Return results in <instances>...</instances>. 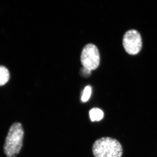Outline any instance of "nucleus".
<instances>
[{
    "mask_svg": "<svg viewBox=\"0 0 157 157\" xmlns=\"http://www.w3.org/2000/svg\"><path fill=\"white\" fill-rule=\"evenodd\" d=\"M24 132L21 124L15 122L9 129L4 146V151L7 157H16L23 145Z\"/></svg>",
    "mask_w": 157,
    "mask_h": 157,
    "instance_id": "1",
    "label": "nucleus"
},
{
    "mask_svg": "<svg viewBox=\"0 0 157 157\" xmlns=\"http://www.w3.org/2000/svg\"><path fill=\"white\" fill-rule=\"evenodd\" d=\"M95 157H121L123 148L120 142L114 138L103 137L98 139L93 145Z\"/></svg>",
    "mask_w": 157,
    "mask_h": 157,
    "instance_id": "2",
    "label": "nucleus"
},
{
    "mask_svg": "<svg viewBox=\"0 0 157 157\" xmlns=\"http://www.w3.org/2000/svg\"><path fill=\"white\" fill-rule=\"evenodd\" d=\"M81 61L83 67L90 71L96 70L99 67L100 56L96 45L89 44L85 46L82 52Z\"/></svg>",
    "mask_w": 157,
    "mask_h": 157,
    "instance_id": "3",
    "label": "nucleus"
},
{
    "mask_svg": "<svg viewBox=\"0 0 157 157\" xmlns=\"http://www.w3.org/2000/svg\"><path fill=\"white\" fill-rule=\"evenodd\" d=\"M123 44L127 53L131 55L137 54L140 52L142 46L140 34L136 30L127 31L124 36Z\"/></svg>",
    "mask_w": 157,
    "mask_h": 157,
    "instance_id": "4",
    "label": "nucleus"
},
{
    "mask_svg": "<svg viewBox=\"0 0 157 157\" xmlns=\"http://www.w3.org/2000/svg\"><path fill=\"white\" fill-rule=\"evenodd\" d=\"M89 115L90 118L92 121H99L104 117V113L103 111L99 108H94L90 110Z\"/></svg>",
    "mask_w": 157,
    "mask_h": 157,
    "instance_id": "5",
    "label": "nucleus"
},
{
    "mask_svg": "<svg viewBox=\"0 0 157 157\" xmlns=\"http://www.w3.org/2000/svg\"><path fill=\"white\" fill-rule=\"evenodd\" d=\"M9 78L10 74L8 69L3 66H0V86L6 84Z\"/></svg>",
    "mask_w": 157,
    "mask_h": 157,
    "instance_id": "6",
    "label": "nucleus"
},
{
    "mask_svg": "<svg viewBox=\"0 0 157 157\" xmlns=\"http://www.w3.org/2000/svg\"><path fill=\"white\" fill-rule=\"evenodd\" d=\"M91 88L90 86H87L85 88L83 94L82 96L81 100L82 102H86L88 101L91 94Z\"/></svg>",
    "mask_w": 157,
    "mask_h": 157,
    "instance_id": "7",
    "label": "nucleus"
},
{
    "mask_svg": "<svg viewBox=\"0 0 157 157\" xmlns=\"http://www.w3.org/2000/svg\"><path fill=\"white\" fill-rule=\"evenodd\" d=\"M81 73L83 76H88L91 74V71L83 67V68H82Z\"/></svg>",
    "mask_w": 157,
    "mask_h": 157,
    "instance_id": "8",
    "label": "nucleus"
}]
</instances>
